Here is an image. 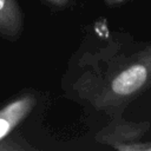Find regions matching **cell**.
<instances>
[{"label": "cell", "mask_w": 151, "mask_h": 151, "mask_svg": "<svg viewBox=\"0 0 151 151\" xmlns=\"http://www.w3.org/2000/svg\"><path fill=\"white\" fill-rule=\"evenodd\" d=\"M34 103L32 96L25 94L15 98L0 109V151L22 149V146L12 144L8 136L31 112Z\"/></svg>", "instance_id": "1"}, {"label": "cell", "mask_w": 151, "mask_h": 151, "mask_svg": "<svg viewBox=\"0 0 151 151\" xmlns=\"http://www.w3.org/2000/svg\"><path fill=\"white\" fill-rule=\"evenodd\" d=\"M22 28V13L17 0H0V35L15 39Z\"/></svg>", "instance_id": "2"}, {"label": "cell", "mask_w": 151, "mask_h": 151, "mask_svg": "<svg viewBox=\"0 0 151 151\" xmlns=\"http://www.w3.org/2000/svg\"><path fill=\"white\" fill-rule=\"evenodd\" d=\"M146 80V70L142 65H134L122 72L112 83V90L117 94H130L137 91Z\"/></svg>", "instance_id": "3"}]
</instances>
